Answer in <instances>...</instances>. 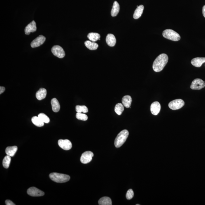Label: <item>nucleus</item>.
<instances>
[{
	"mask_svg": "<svg viewBox=\"0 0 205 205\" xmlns=\"http://www.w3.org/2000/svg\"><path fill=\"white\" fill-rule=\"evenodd\" d=\"M85 44L88 49L91 50H96L99 47V45L97 43L92 42L90 40L86 41L85 42Z\"/></svg>",
	"mask_w": 205,
	"mask_h": 205,
	"instance_id": "obj_19",
	"label": "nucleus"
},
{
	"mask_svg": "<svg viewBox=\"0 0 205 205\" xmlns=\"http://www.w3.org/2000/svg\"><path fill=\"white\" fill-rule=\"evenodd\" d=\"M185 102L184 100L180 99H176L170 101L168 104L170 109L173 110H178L184 106Z\"/></svg>",
	"mask_w": 205,
	"mask_h": 205,
	"instance_id": "obj_5",
	"label": "nucleus"
},
{
	"mask_svg": "<svg viewBox=\"0 0 205 205\" xmlns=\"http://www.w3.org/2000/svg\"><path fill=\"white\" fill-rule=\"evenodd\" d=\"M27 194L33 197H42L44 195V193L40 190L35 187H30L27 190Z\"/></svg>",
	"mask_w": 205,
	"mask_h": 205,
	"instance_id": "obj_9",
	"label": "nucleus"
},
{
	"mask_svg": "<svg viewBox=\"0 0 205 205\" xmlns=\"http://www.w3.org/2000/svg\"><path fill=\"white\" fill-rule=\"evenodd\" d=\"M38 117L44 123H48L50 122V119L46 114L44 113H40L38 115Z\"/></svg>",
	"mask_w": 205,
	"mask_h": 205,
	"instance_id": "obj_29",
	"label": "nucleus"
},
{
	"mask_svg": "<svg viewBox=\"0 0 205 205\" xmlns=\"http://www.w3.org/2000/svg\"><path fill=\"white\" fill-rule=\"evenodd\" d=\"M32 122L33 124L38 127H42L44 125V123L39 117L34 116L32 118Z\"/></svg>",
	"mask_w": 205,
	"mask_h": 205,
	"instance_id": "obj_25",
	"label": "nucleus"
},
{
	"mask_svg": "<svg viewBox=\"0 0 205 205\" xmlns=\"http://www.w3.org/2000/svg\"><path fill=\"white\" fill-rule=\"evenodd\" d=\"M51 104L52 106V110L54 112L57 113L59 111L60 109V105L59 102L56 98L52 99L51 100Z\"/></svg>",
	"mask_w": 205,
	"mask_h": 205,
	"instance_id": "obj_16",
	"label": "nucleus"
},
{
	"mask_svg": "<svg viewBox=\"0 0 205 205\" xmlns=\"http://www.w3.org/2000/svg\"><path fill=\"white\" fill-rule=\"evenodd\" d=\"M46 40L45 37L40 35L36 39L33 40L31 43V46L32 48H36L43 44Z\"/></svg>",
	"mask_w": 205,
	"mask_h": 205,
	"instance_id": "obj_11",
	"label": "nucleus"
},
{
	"mask_svg": "<svg viewBox=\"0 0 205 205\" xmlns=\"http://www.w3.org/2000/svg\"><path fill=\"white\" fill-rule=\"evenodd\" d=\"M106 42L108 46L111 47H113L115 45L116 40L114 35L112 34H108L107 35L106 39Z\"/></svg>",
	"mask_w": 205,
	"mask_h": 205,
	"instance_id": "obj_15",
	"label": "nucleus"
},
{
	"mask_svg": "<svg viewBox=\"0 0 205 205\" xmlns=\"http://www.w3.org/2000/svg\"><path fill=\"white\" fill-rule=\"evenodd\" d=\"M76 118L77 119L83 121H86L88 119L87 116L85 114L77 113L76 114Z\"/></svg>",
	"mask_w": 205,
	"mask_h": 205,
	"instance_id": "obj_30",
	"label": "nucleus"
},
{
	"mask_svg": "<svg viewBox=\"0 0 205 205\" xmlns=\"http://www.w3.org/2000/svg\"><path fill=\"white\" fill-rule=\"evenodd\" d=\"M51 51L55 56L59 58H64L66 55L63 48L58 45L54 46H53L52 48Z\"/></svg>",
	"mask_w": 205,
	"mask_h": 205,
	"instance_id": "obj_7",
	"label": "nucleus"
},
{
	"mask_svg": "<svg viewBox=\"0 0 205 205\" xmlns=\"http://www.w3.org/2000/svg\"><path fill=\"white\" fill-rule=\"evenodd\" d=\"M120 11V6L117 1H115L113 4L111 11V15L113 17H115L118 15Z\"/></svg>",
	"mask_w": 205,
	"mask_h": 205,
	"instance_id": "obj_21",
	"label": "nucleus"
},
{
	"mask_svg": "<svg viewBox=\"0 0 205 205\" xmlns=\"http://www.w3.org/2000/svg\"><path fill=\"white\" fill-rule=\"evenodd\" d=\"M11 156L7 155V156H5L3 159L2 164L4 167L5 168H8L11 162Z\"/></svg>",
	"mask_w": 205,
	"mask_h": 205,
	"instance_id": "obj_27",
	"label": "nucleus"
},
{
	"mask_svg": "<svg viewBox=\"0 0 205 205\" xmlns=\"http://www.w3.org/2000/svg\"><path fill=\"white\" fill-rule=\"evenodd\" d=\"M202 14L204 16L205 18V5L202 8Z\"/></svg>",
	"mask_w": 205,
	"mask_h": 205,
	"instance_id": "obj_34",
	"label": "nucleus"
},
{
	"mask_svg": "<svg viewBox=\"0 0 205 205\" xmlns=\"http://www.w3.org/2000/svg\"><path fill=\"white\" fill-rule=\"evenodd\" d=\"M205 87V83L201 79L197 78L194 80L191 84L190 88L193 90H200Z\"/></svg>",
	"mask_w": 205,
	"mask_h": 205,
	"instance_id": "obj_6",
	"label": "nucleus"
},
{
	"mask_svg": "<svg viewBox=\"0 0 205 205\" xmlns=\"http://www.w3.org/2000/svg\"><path fill=\"white\" fill-rule=\"evenodd\" d=\"M47 91L46 89L44 88H40L36 94L37 99L39 100H41L44 99L46 97Z\"/></svg>",
	"mask_w": 205,
	"mask_h": 205,
	"instance_id": "obj_17",
	"label": "nucleus"
},
{
	"mask_svg": "<svg viewBox=\"0 0 205 205\" xmlns=\"http://www.w3.org/2000/svg\"><path fill=\"white\" fill-rule=\"evenodd\" d=\"M99 204L100 205H111L112 201L109 197H102L99 199Z\"/></svg>",
	"mask_w": 205,
	"mask_h": 205,
	"instance_id": "obj_24",
	"label": "nucleus"
},
{
	"mask_svg": "<svg viewBox=\"0 0 205 205\" xmlns=\"http://www.w3.org/2000/svg\"><path fill=\"white\" fill-rule=\"evenodd\" d=\"M134 196V192L132 189H129L127 191L126 193V197L127 199L130 200L133 198Z\"/></svg>",
	"mask_w": 205,
	"mask_h": 205,
	"instance_id": "obj_31",
	"label": "nucleus"
},
{
	"mask_svg": "<svg viewBox=\"0 0 205 205\" xmlns=\"http://www.w3.org/2000/svg\"><path fill=\"white\" fill-rule=\"evenodd\" d=\"M94 156V154L91 151H86L81 155L80 160L83 164H87L90 162Z\"/></svg>",
	"mask_w": 205,
	"mask_h": 205,
	"instance_id": "obj_8",
	"label": "nucleus"
},
{
	"mask_svg": "<svg viewBox=\"0 0 205 205\" xmlns=\"http://www.w3.org/2000/svg\"><path fill=\"white\" fill-rule=\"evenodd\" d=\"M204 63H205V58H195L191 61L192 65L197 67H201Z\"/></svg>",
	"mask_w": 205,
	"mask_h": 205,
	"instance_id": "obj_14",
	"label": "nucleus"
},
{
	"mask_svg": "<svg viewBox=\"0 0 205 205\" xmlns=\"http://www.w3.org/2000/svg\"><path fill=\"white\" fill-rule=\"evenodd\" d=\"M6 204L7 205H15L14 203L13 202L11 201L10 200H7L6 201Z\"/></svg>",
	"mask_w": 205,
	"mask_h": 205,
	"instance_id": "obj_32",
	"label": "nucleus"
},
{
	"mask_svg": "<svg viewBox=\"0 0 205 205\" xmlns=\"http://www.w3.org/2000/svg\"><path fill=\"white\" fill-rule=\"evenodd\" d=\"M58 144L60 147L66 151L70 149L72 147V142L68 139H59Z\"/></svg>",
	"mask_w": 205,
	"mask_h": 205,
	"instance_id": "obj_10",
	"label": "nucleus"
},
{
	"mask_svg": "<svg viewBox=\"0 0 205 205\" xmlns=\"http://www.w3.org/2000/svg\"><path fill=\"white\" fill-rule=\"evenodd\" d=\"M168 61V57L165 54H160L155 59L153 64V69L155 72H159L162 71L166 66Z\"/></svg>",
	"mask_w": 205,
	"mask_h": 205,
	"instance_id": "obj_1",
	"label": "nucleus"
},
{
	"mask_svg": "<svg viewBox=\"0 0 205 205\" xmlns=\"http://www.w3.org/2000/svg\"><path fill=\"white\" fill-rule=\"evenodd\" d=\"M129 132L127 130H123L117 136L114 141V145L116 148H119L125 142L128 138Z\"/></svg>",
	"mask_w": 205,
	"mask_h": 205,
	"instance_id": "obj_2",
	"label": "nucleus"
},
{
	"mask_svg": "<svg viewBox=\"0 0 205 205\" xmlns=\"http://www.w3.org/2000/svg\"><path fill=\"white\" fill-rule=\"evenodd\" d=\"M161 105L159 102H154L151 106V114L155 116L158 115L161 110Z\"/></svg>",
	"mask_w": 205,
	"mask_h": 205,
	"instance_id": "obj_12",
	"label": "nucleus"
},
{
	"mask_svg": "<svg viewBox=\"0 0 205 205\" xmlns=\"http://www.w3.org/2000/svg\"><path fill=\"white\" fill-rule=\"evenodd\" d=\"M76 111L77 113H86L88 112V109L85 105H77L76 106Z\"/></svg>",
	"mask_w": 205,
	"mask_h": 205,
	"instance_id": "obj_28",
	"label": "nucleus"
},
{
	"mask_svg": "<svg viewBox=\"0 0 205 205\" xmlns=\"http://www.w3.org/2000/svg\"><path fill=\"white\" fill-rule=\"evenodd\" d=\"M144 7L143 5H140L136 9L133 15V18L135 19L139 18L143 13Z\"/></svg>",
	"mask_w": 205,
	"mask_h": 205,
	"instance_id": "obj_20",
	"label": "nucleus"
},
{
	"mask_svg": "<svg viewBox=\"0 0 205 205\" xmlns=\"http://www.w3.org/2000/svg\"><path fill=\"white\" fill-rule=\"evenodd\" d=\"M37 30L36 23L34 21L31 22L27 25L25 29V33L26 35H29L31 32H34Z\"/></svg>",
	"mask_w": 205,
	"mask_h": 205,
	"instance_id": "obj_13",
	"label": "nucleus"
},
{
	"mask_svg": "<svg viewBox=\"0 0 205 205\" xmlns=\"http://www.w3.org/2000/svg\"><path fill=\"white\" fill-rule=\"evenodd\" d=\"M5 88L4 87H0V94H1L5 91Z\"/></svg>",
	"mask_w": 205,
	"mask_h": 205,
	"instance_id": "obj_33",
	"label": "nucleus"
},
{
	"mask_svg": "<svg viewBox=\"0 0 205 205\" xmlns=\"http://www.w3.org/2000/svg\"><path fill=\"white\" fill-rule=\"evenodd\" d=\"M18 150V147L16 146H10L6 149V152L7 155L11 156H14L15 153Z\"/></svg>",
	"mask_w": 205,
	"mask_h": 205,
	"instance_id": "obj_22",
	"label": "nucleus"
},
{
	"mask_svg": "<svg viewBox=\"0 0 205 205\" xmlns=\"http://www.w3.org/2000/svg\"><path fill=\"white\" fill-rule=\"evenodd\" d=\"M124 106L123 104L121 103H118L116 104L114 108V111L118 115H121L124 110Z\"/></svg>",
	"mask_w": 205,
	"mask_h": 205,
	"instance_id": "obj_26",
	"label": "nucleus"
},
{
	"mask_svg": "<svg viewBox=\"0 0 205 205\" xmlns=\"http://www.w3.org/2000/svg\"><path fill=\"white\" fill-rule=\"evenodd\" d=\"M49 176L51 180L59 183L66 182L68 181L70 178L69 175L56 173H51Z\"/></svg>",
	"mask_w": 205,
	"mask_h": 205,
	"instance_id": "obj_3",
	"label": "nucleus"
},
{
	"mask_svg": "<svg viewBox=\"0 0 205 205\" xmlns=\"http://www.w3.org/2000/svg\"><path fill=\"white\" fill-rule=\"evenodd\" d=\"M132 98L129 95H125L122 99V104L125 107L129 108L130 107L132 102Z\"/></svg>",
	"mask_w": 205,
	"mask_h": 205,
	"instance_id": "obj_18",
	"label": "nucleus"
},
{
	"mask_svg": "<svg viewBox=\"0 0 205 205\" xmlns=\"http://www.w3.org/2000/svg\"><path fill=\"white\" fill-rule=\"evenodd\" d=\"M87 37L89 40L94 42L98 40H100V35L97 33H90L87 35Z\"/></svg>",
	"mask_w": 205,
	"mask_h": 205,
	"instance_id": "obj_23",
	"label": "nucleus"
},
{
	"mask_svg": "<svg viewBox=\"0 0 205 205\" xmlns=\"http://www.w3.org/2000/svg\"><path fill=\"white\" fill-rule=\"evenodd\" d=\"M162 34L166 39L173 41H178L180 39L179 34L172 29H166L163 32Z\"/></svg>",
	"mask_w": 205,
	"mask_h": 205,
	"instance_id": "obj_4",
	"label": "nucleus"
}]
</instances>
